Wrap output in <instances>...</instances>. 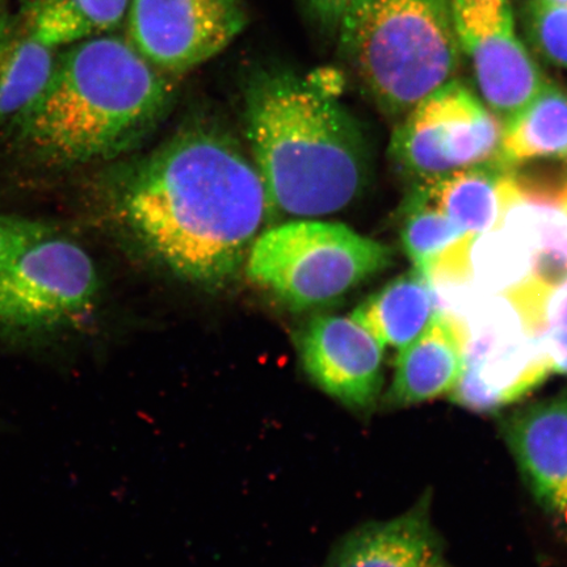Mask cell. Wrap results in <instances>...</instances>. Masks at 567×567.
<instances>
[{
  "mask_svg": "<svg viewBox=\"0 0 567 567\" xmlns=\"http://www.w3.org/2000/svg\"><path fill=\"white\" fill-rule=\"evenodd\" d=\"M106 213L181 279L221 288L269 210L252 159L213 126L194 125L99 184Z\"/></svg>",
  "mask_w": 567,
  "mask_h": 567,
  "instance_id": "obj_1",
  "label": "cell"
},
{
  "mask_svg": "<svg viewBox=\"0 0 567 567\" xmlns=\"http://www.w3.org/2000/svg\"><path fill=\"white\" fill-rule=\"evenodd\" d=\"M174 101L169 75L130 39L101 34L56 56L40 95L3 130V146L25 172L61 175L137 147Z\"/></svg>",
  "mask_w": 567,
  "mask_h": 567,
  "instance_id": "obj_2",
  "label": "cell"
},
{
  "mask_svg": "<svg viewBox=\"0 0 567 567\" xmlns=\"http://www.w3.org/2000/svg\"><path fill=\"white\" fill-rule=\"evenodd\" d=\"M245 123L269 210L289 217L334 215L367 186L363 133L330 84L284 69L251 75Z\"/></svg>",
  "mask_w": 567,
  "mask_h": 567,
  "instance_id": "obj_3",
  "label": "cell"
},
{
  "mask_svg": "<svg viewBox=\"0 0 567 567\" xmlns=\"http://www.w3.org/2000/svg\"><path fill=\"white\" fill-rule=\"evenodd\" d=\"M337 32L361 87L389 117L406 116L455 80L451 0H352Z\"/></svg>",
  "mask_w": 567,
  "mask_h": 567,
  "instance_id": "obj_4",
  "label": "cell"
},
{
  "mask_svg": "<svg viewBox=\"0 0 567 567\" xmlns=\"http://www.w3.org/2000/svg\"><path fill=\"white\" fill-rule=\"evenodd\" d=\"M393 248L349 226L300 218L260 233L247 278L293 310L326 307L393 264Z\"/></svg>",
  "mask_w": 567,
  "mask_h": 567,
  "instance_id": "obj_5",
  "label": "cell"
},
{
  "mask_svg": "<svg viewBox=\"0 0 567 567\" xmlns=\"http://www.w3.org/2000/svg\"><path fill=\"white\" fill-rule=\"evenodd\" d=\"M99 290L89 252L54 230L0 267V336L59 334L91 313Z\"/></svg>",
  "mask_w": 567,
  "mask_h": 567,
  "instance_id": "obj_6",
  "label": "cell"
},
{
  "mask_svg": "<svg viewBox=\"0 0 567 567\" xmlns=\"http://www.w3.org/2000/svg\"><path fill=\"white\" fill-rule=\"evenodd\" d=\"M505 125L457 80L414 106L393 133L389 154L411 186L501 159Z\"/></svg>",
  "mask_w": 567,
  "mask_h": 567,
  "instance_id": "obj_7",
  "label": "cell"
},
{
  "mask_svg": "<svg viewBox=\"0 0 567 567\" xmlns=\"http://www.w3.org/2000/svg\"><path fill=\"white\" fill-rule=\"evenodd\" d=\"M451 9L481 101L506 125L547 82L516 33L512 6L508 0H451Z\"/></svg>",
  "mask_w": 567,
  "mask_h": 567,
  "instance_id": "obj_8",
  "label": "cell"
},
{
  "mask_svg": "<svg viewBox=\"0 0 567 567\" xmlns=\"http://www.w3.org/2000/svg\"><path fill=\"white\" fill-rule=\"evenodd\" d=\"M130 41L167 75L188 73L244 32V0H131Z\"/></svg>",
  "mask_w": 567,
  "mask_h": 567,
  "instance_id": "obj_9",
  "label": "cell"
},
{
  "mask_svg": "<svg viewBox=\"0 0 567 567\" xmlns=\"http://www.w3.org/2000/svg\"><path fill=\"white\" fill-rule=\"evenodd\" d=\"M305 371L326 393L357 411L378 405L384 388V347L353 319H311L297 339Z\"/></svg>",
  "mask_w": 567,
  "mask_h": 567,
  "instance_id": "obj_10",
  "label": "cell"
},
{
  "mask_svg": "<svg viewBox=\"0 0 567 567\" xmlns=\"http://www.w3.org/2000/svg\"><path fill=\"white\" fill-rule=\"evenodd\" d=\"M495 229L513 233L534 254L532 276L557 282L567 276V174L509 166L499 182Z\"/></svg>",
  "mask_w": 567,
  "mask_h": 567,
  "instance_id": "obj_11",
  "label": "cell"
},
{
  "mask_svg": "<svg viewBox=\"0 0 567 567\" xmlns=\"http://www.w3.org/2000/svg\"><path fill=\"white\" fill-rule=\"evenodd\" d=\"M503 432L537 502L567 519V392L515 411Z\"/></svg>",
  "mask_w": 567,
  "mask_h": 567,
  "instance_id": "obj_12",
  "label": "cell"
},
{
  "mask_svg": "<svg viewBox=\"0 0 567 567\" xmlns=\"http://www.w3.org/2000/svg\"><path fill=\"white\" fill-rule=\"evenodd\" d=\"M464 367L463 340L455 326L435 315L427 329L400 350L384 403L402 409L452 394L463 379Z\"/></svg>",
  "mask_w": 567,
  "mask_h": 567,
  "instance_id": "obj_13",
  "label": "cell"
},
{
  "mask_svg": "<svg viewBox=\"0 0 567 567\" xmlns=\"http://www.w3.org/2000/svg\"><path fill=\"white\" fill-rule=\"evenodd\" d=\"M444 561L425 496L405 514L354 530L328 567H436Z\"/></svg>",
  "mask_w": 567,
  "mask_h": 567,
  "instance_id": "obj_14",
  "label": "cell"
},
{
  "mask_svg": "<svg viewBox=\"0 0 567 567\" xmlns=\"http://www.w3.org/2000/svg\"><path fill=\"white\" fill-rule=\"evenodd\" d=\"M55 51L25 30L10 0H0V130L44 90L59 56Z\"/></svg>",
  "mask_w": 567,
  "mask_h": 567,
  "instance_id": "obj_15",
  "label": "cell"
},
{
  "mask_svg": "<svg viewBox=\"0 0 567 567\" xmlns=\"http://www.w3.org/2000/svg\"><path fill=\"white\" fill-rule=\"evenodd\" d=\"M435 315L429 282L413 268L368 297L351 318L382 347L401 350L427 329Z\"/></svg>",
  "mask_w": 567,
  "mask_h": 567,
  "instance_id": "obj_16",
  "label": "cell"
},
{
  "mask_svg": "<svg viewBox=\"0 0 567 567\" xmlns=\"http://www.w3.org/2000/svg\"><path fill=\"white\" fill-rule=\"evenodd\" d=\"M131 0H23L17 11L25 30L51 48L73 45L115 30Z\"/></svg>",
  "mask_w": 567,
  "mask_h": 567,
  "instance_id": "obj_17",
  "label": "cell"
},
{
  "mask_svg": "<svg viewBox=\"0 0 567 567\" xmlns=\"http://www.w3.org/2000/svg\"><path fill=\"white\" fill-rule=\"evenodd\" d=\"M567 154V92L545 82L537 95L509 120L503 132L501 159L516 167Z\"/></svg>",
  "mask_w": 567,
  "mask_h": 567,
  "instance_id": "obj_18",
  "label": "cell"
},
{
  "mask_svg": "<svg viewBox=\"0 0 567 567\" xmlns=\"http://www.w3.org/2000/svg\"><path fill=\"white\" fill-rule=\"evenodd\" d=\"M508 167L502 159L482 163L416 186L465 233L481 234L498 223L499 182Z\"/></svg>",
  "mask_w": 567,
  "mask_h": 567,
  "instance_id": "obj_19",
  "label": "cell"
},
{
  "mask_svg": "<svg viewBox=\"0 0 567 567\" xmlns=\"http://www.w3.org/2000/svg\"><path fill=\"white\" fill-rule=\"evenodd\" d=\"M470 266L472 279L481 290L506 295L529 278L534 254L513 233L493 229L474 234Z\"/></svg>",
  "mask_w": 567,
  "mask_h": 567,
  "instance_id": "obj_20",
  "label": "cell"
},
{
  "mask_svg": "<svg viewBox=\"0 0 567 567\" xmlns=\"http://www.w3.org/2000/svg\"><path fill=\"white\" fill-rule=\"evenodd\" d=\"M466 234L429 200L421 186L411 187L401 207L400 236L414 268L423 271L429 261Z\"/></svg>",
  "mask_w": 567,
  "mask_h": 567,
  "instance_id": "obj_21",
  "label": "cell"
},
{
  "mask_svg": "<svg viewBox=\"0 0 567 567\" xmlns=\"http://www.w3.org/2000/svg\"><path fill=\"white\" fill-rule=\"evenodd\" d=\"M527 28L537 52L553 65L567 69V7L530 0Z\"/></svg>",
  "mask_w": 567,
  "mask_h": 567,
  "instance_id": "obj_22",
  "label": "cell"
},
{
  "mask_svg": "<svg viewBox=\"0 0 567 567\" xmlns=\"http://www.w3.org/2000/svg\"><path fill=\"white\" fill-rule=\"evenodd\" d=\"M54 230L52 225L38 219L0 212V267L16 258L25 247Z\"/></svg>",
  "mask_w": 567,
  "mask_h": 567,
  "instance_id": "obj_23",
  "label": "cell"
},
{
  "mask_svg": "<svg viewBox=\"0 0 567 567\" xmlns=\"http://www.w3.org/2000/svg\"><path fill=\"white\" fill-rule=\"evenodd\" d=\"M547 357L551 371L567 374V331L550 329L536 337Z\"/></svg>",
  "mask_w": 567,
  "mask_h": 567,
  "instance_id": "obj_24",
  "label": "cell"
},
{
  "mask_svg": "<svg viewBox=\"0 0 567 567\" xmlns=\"http://www.w3.org/2000/svg\"><path fill=\"white\" fill-rule=\"evenodd\" d=\"M305 7L319 25L328 31H337L347 7L352 0H302Z\"/></svg>",
  "mask_w": 567,
  "mask_h": 567,
  "instance_id": "obj_25",
  "label": "cell"
},
{
  "mask_svg": "<svg viewBox=\"0 0 567 567\" xmlns=\"http://www.w3.org/2000/svg\"><path fill=\"white\" fill-rule=\"evenodd\" d=\"M547 2L557 4V6H564L567 7V0H547Z\"/></svg>",
  "mask_w": 567,
  "mask_h": 567,
  "instance_id": "obj_26",
  "label": "cell"
},
{
  "mask_svg": "<svg viewBox=\"0 0 567 567\" xmlns=\"http://www.w3.org/2000/svg\"><path fill=\"white\" fill-rule=\"evenodd\" d=\"M436 567H451V566L444 561V563H442L441 565H439Z\"/></svg>",
  "mask_w": 567,
  "mask_h": 567,
  "instance_id": "obj_27",
  "label": "cell"
},
{
  "mask_svg": "<svg viewBox=\"0 0 567 567\" xmlns=\"http://www.w3.org/2000/svg\"><path fill=\"white\" fill-rule=\"evenodd\" d=\"M565 158H567V154H566V157H565Z\"/></svg>",
  "mask_w": 567,
  "mask_h": 567,
  "instance_id": "obj_28",
  "label": "cell"
}]
</instances>
